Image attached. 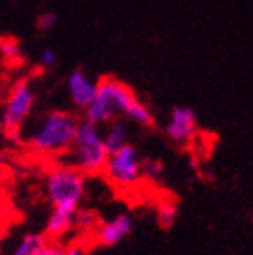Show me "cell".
<instances>
[{"instance_id": "9a60e30c", "label": "cell", "mask_w": 253, "mask_h": 255, "mask_svg": "<svg viewBox=\"0 0 253 255\" xmlns=\"http://www.w3.org/2000/svg\"><path fill=\"white\" fill-rule=\"evenodd\" d=\"M179 218V207L172 200H163L156 209V220L163 229H172Z\"/></svg>"}, {"instance_id": "e0dca14e", "label": "cell", "mask_w": 253, "mask_h": 255, "mask_svg": "<svg viewBox=\"0 0 253 255\" xmlns=\"http://www.w3.org/2000/svg\"><path fill=\"white\" fill-rule=\"evenodd\" d=\"M0 57L5 60H11V62L21 59V44L12 37L0 39Z\"/></svg>"}, {"instance_id": "7a4b0ae2", "label": "cell", "mask_w": 253, "mask_h": 255, "mask_svg": "<svg viewBox=\"0 0 253 255\" xmlns=\"http://www.w3.org/2000/svg\"><path fill=\"white\" fill-rule=\"evenodd\" d=\"M62 156L67 158L66 163L76 167L85 175L103 174L110 151L105 143L101 124L92 123L85 117L80 119L71 147L67 149Z\"/></svg>"}, {"instance_id": "277c9868", "label": "cell", "mask_w": 253, "mask_h": 255, "mask_svg": "<svg viewBox=\"0 0 253 255\" xmlns=\"http://www.w3.org/2000/svg\"><path fill=\"white\" fill-rule=\"evenodd\" d=\"M134 100H136V94L129 85L114 76H103L98 84V94L94 101L85 108L83 117L105 126L115 117H123L126 108Z\"/></svg>"}, {"instance_id": "52a82bcc", "label": "cell", "mask_w": 253, "mask_h": 255, "mask_svg": "<svg viewBox=\"0 0 253 255\" xmlns=\"http://www.w3.org/2000/svg\"><path fill=\"white\" fill-rule=\"evenodd\" d=\"M198 129V119L193 108L175 107L172 108L165 124V135L174 143H188L195 138Z\"/></svg>"}, {"instance_id": "6da1fadb", "label": "cell", "mask_w": 253, "mask_h": 255, "mask_svg": "<svg viewBox=\"0 0 253 255\" xmlns=\"http://www.w3.org/2000/svg\"><path fill=\"white\" fill-rule=\"evenodd\" d=\"M78 121L75 114L67 110L46 112L30 129L25 142L37 154L62 156L71 147Z\"/></svg>"}, {"instance_id": "7c38bea8", "label": "cell", "mask_w": 253, "mask_h": 255, "mask_svg": "<svg viewBox=\"0 0 253 255\" xmlns=\"http://www.w3.org/2000/svg\"><path fill=\"white\" fill-rule=\"evenodd\" d=\"M124 119H127L129 123L136 124V126H143V128H149L154 124V114L147 107L143 101H140L138 98L126 108L124 112Z\"/></svg>"}, {"instance_id": "9c48e42d", "label": "cell", "mask_w": 253, "mask_h": 255, "mask_svg": "<svg viewBox=\"0 0 253 255\" xmlns=\"http://www.w3.org/2000/svg\"><path fill=\"white\" fill-rule=\"evenodd\" d=\"M133 225V216L129 213H119L107 222H99V225L94 231L96 243L101 247H115L131 234Z\"/></svg>"}, {"instance_id": "4fadbf2b", "label": "cell", "mask_w": 253, "mask_h": 255, "mask_svg": "<svg viewBox=\"0 0 253 255\" xmlns=\"http://www.w3.org/2000/svg\"><path fill=\"white\" fill-rule=\"evenodd\" d=\"M46 236L44 232H30L25 234L20 239V243L16 245V248L12 250V255H34L44 243H46Z\"/></svg>"}, {"instance_id": "603a6c76", "label": "cell", "mask_w": 253, "mask_h": 255, "mask_svg": "<svg viewBox=\"0 0 253 255\" xmlns=\"http://www.w3.org/2000/svg\"><path fill=\"white\" fill-rule=\"evenodd\" d=\"M0 175H2V167H0Z\"/></svg>"}, {"instance_id": "5bb4252c", "label": "cell", "mask_w": 253, "mask_h": 255, "mask_svg": "<svg viewBox=\"0 0 253 255\" xmlns=\"http://www.w3.org/2000/svg\"><path fill=\"white\" fill-rule=\"evenodd\" d=\"M99 225L98 213L87 209V207H78L75 213V231L78 232H92L94 234L96 227Z\"/></svg>"}, {"instance_id": "8fae6325", "label": "cell", "mask_w": 253, "mask_h": 255, "mask_svg": "<svg viewBox=\"0 0 253 255\" xmlns=\"http://www.w3.org/2000/svg\"><path fill=\"white\" fill-rule=\"evenodd\" d=\"M129 121L124 119V117H115L114 121L105 124L103 135H105V143L110 152L117 151V149L124 147L129 143V126H127Z\"/></svg>"}, {"instance_id": "30bf717a", "label": "cell", "mask_w": 253, "mask_h": 255, "mask_svg": "<svg viewBox=\"0 0 253 255\" xmlns=\"http://www.w3.org/2000/svg\"><path fill=\"white\" fill-rule=\"evenodd\" d=\"M75 213L76 211H69V209L52 207L46 223H44V236L48 239H53V241L66 238L69 232L75 231Z\"/></svg>"}, {"instance_id": "44dd1931", "label": "cell", "mask_w": 253, "mask_h": 255, "mask_svg": "<svg viewBox=\"0 0 253 255\" xmlns=\"http://www.w3.org/2000/svg\"><path fill=\"white\" fill-rule=\"evenodd\" d=\"M64 255H89V250L85 245L73 243V245H69V247L64 248Z\"/></svg>"}, {"instance_id": "2e32d148", "label": "cell", "mask_w": 253, "mask_h": 255, "mask_svg": "<svg viewBox=\"0 0 253 255\" xmlns=\"http://www.w3.org/2000/svg\"><path fill=\"white\" fill-rule=\"evenodd\" d=\"M165 167L159 159L156 158H143L142 159V179L149 181V183H156L161 179Z\"/></svg>"}, {"instance_id": "5b68a950", "label": "cell", "mask_w": 253, "mask_h": 255, "mask_svg": "<svg viewBox=\"0 0 253 255\" xmlns=\"http://www.w3.org/2000/svg\"><path fill=\"white\" fill-rule=\"evenodd\" d=\"M36 107V89L28 78H20L12 84L0 110V128L9 136L18 138L21 128Z\"/></svg>"}, {"instance_id": "ffe728a7", "label": "cell", "mask_w": 253, "mask_h": 255, "mask_svg": "<svg viewBox=\"0 0 253 255\" xmlns=\"http://www.w3.org/2000/svg\"><path fill=\"white\" fill-rule=\"evenodd\" d=\"M39 62L44 68H53L57 64V53L52 48H43L39 53Z\"/></svg>"}, {"instance_id": "ba28073f", "label": "cell", "mask_w": 253, "mask_h": 255, "mask_svg": "<svg viewBox=\"0 0 253 255\" xmlns=\"http://www.w3.org/2000/svg\"><path fill=\"white\" fill-rule=\"evenodd\" d=\"M98 84L99 80L91 78L83 69H75L69 73L66 80V89L69 101L76 110L85 112V108L94 101L98 94Z\"/></svg>"}, {"instance_id": "8992f818", "label": "cell", "mask_w": 253, "mask_h": 255, "mask_svg": "<svg viewBox=\"0 0 253 255\" xmlns=\"http://www.w3.org/2000/svg\"><path fill=\"white\" fill-rule=\"evenodd\" d=\"M105 175L110 183H114L117 188H133L142 179V158L134 145L127 143L124 147L110 152L105 167Z\"/></svg>"}, {"instance_id": "3957f363", "label": "cell", "mask_w": 253, "mask_h": 255, "mask_svg": "<svg viewBox=\"0 0 253 255\" xmlns=\"http://www.w3.org/2000/svg\"><path fill=\"white\" fill-rule=\"evenodd\" d=\"M87 191V175L73 165L60 161L44 174V193L52 207L76 211Z\"/></svg>"}, {"instance_id": "7402d4cb", "label": "cell", "mask_w": 253, "mask_h": 255, "mask_svg": "<svg viewBox=\"0 0 253 255\" xmlns=\"http://www.w3.org/2000/svg\"><path fill=\"white\" fill-rule=\"evenodd\" d=\"M2 202H4V186L0 183V206H2Z\"/></svg>"}, {"instance_id": "ac0fdd59", "label": "cell", "mask_w": 253, "mask_h": 255, "mask_svg": "<svg viewBox=\"0 0 253 255\" xmlns=\"http://www.w3.org/2000/svg\"><path fill=\"white\" fill-rule=\"evenodd\" d=\"M59 23V16L55 12H41L36 20V27L39 32H50Z\"/></svg>"}, {"instance_id": "d6986e66", "label": "cell", "mask_w": 253, "mask_h": 255, "mask_svg": "<svg viewBox=\"0 0 253 255\" xmlns=\"http://www.w3.org/2000/svg\"><path fill=\"white\" fill-rule=\"evenodd\" d=\"M34 255H64V247H60L53 239H46V243H44Z\"/></svg>"}]
</instances>
